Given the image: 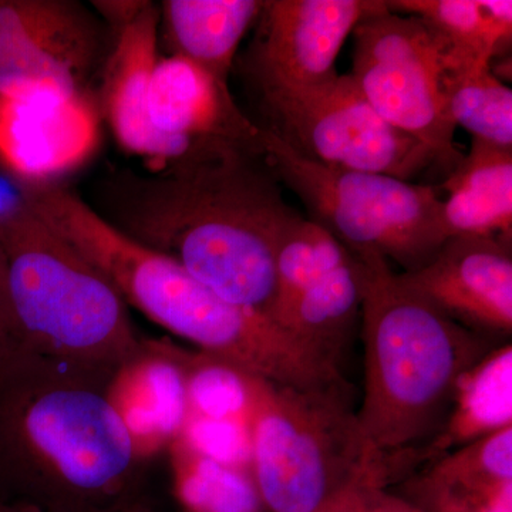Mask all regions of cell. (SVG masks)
<instances>
[{
	"mask_svg": "<svg viewBox=\"0 0 512 512\" xmlns=\"http://www.w3.org/2000/svg\"><path fill=\"white\" fill-rule=\"evenodd\" d=\"M100 204L126 237L170 256L224 301L274 320L276 249L299 212L264 154L208 148L153 174L117 171L101 184Z\"/></svg>",
	"mask_w": 512,
	"mask_h": 512,
	"instance_id": "cell-1",
	"label": "cell"
},
{
	"mask_svg": "<svg viewBox=\"0 0 512 512\" xmlns=\"http://www.w3.org/2000/svg\"><path fill=\"white\" fill-rule=\"evenodd\" d=\"M20 197L116 286L127 305L200 352L266 382L349 392L335 362L264 315L232 305L170 256L126 237L59 181L16 184Z\"/></svg>",
	"mask_w": 512,
	"mask_h": 512,
	"instance_id": "cell-2",
	"label": "cell"
},
{
	"mask_svg": "<svg viewBox=\"0 0 512 512\" xmlns=\"http://www.w3.org/2000/svg\"><path fill=\"white\" fill-rule=\"evenodd\" d=\"M110 380L29 355L0 366V501L49 512L133 503L146 463L107 399Z\"/></svg>",
	"mask_w": 512,
	"mask_h": 512,
	"instance_id": "cell-3",
	"label": "cell"
},
{
	"mask_svg": "<svg viewBox=\"0 0 512 512\" xmlns=\"http://www.w3.org/2000/svg\"><path fill=\"white\" fill-rule=\"evenodd\" d=\"M352 255L362 281L365 350L357 423L393 485L412 476L414 458L443 427L461 377L495 346L407 288L379 256Z\"/></svg>",
	"mask_w": 512,
	"mask_h": 512,
	"instance_id": "cell-4",
	"label": "cell"
},
{
	"mask_svg": "<svg viewBox=\"0 0 512 512\" xmlns=\"http://www.w3.org/2000/svg\"><path fill=\"white\" fill-rule=\"evenodd\" d=\"M0 248L18 355L111 379L141 349L143 339L116 286L40 220L16 187L10 197H0Z\"/></svg>",
	"mask_w": 512,
	"mask_h": 512,
	"instance_id": "cell-5",
	"label": "cell"
},
{
	"mask_svg": "<svg viewBox=\"0 0 512 512\" xmlns=\"http://www.w3.org/2000/svg\"><path fill=\"white\" fill-rule=\"evenodd\" d=\"M248 427L251 476L268 512H323L349 485L389 487L352 394L305 392L256 377Z\"/></svg>",
	"mask_w": 512,
	"mask_h": 512,
	"instance_id": "cell-6",
	"label": "cell"
},
{
	"mask_svg": "<svg viewBox=\"0 0 512 512\" xmlns=\"http://www.w3.org/2000/svg\"><path fill=\"white\" fill-rule=\"evenodd\" d=\"M264 151L279 183L305 205L308 220L352 254L379 256L406 274L426 265L448 239L437 188L326 167L296 153L268 128Z\"/></svg>",
	"mask_w": 512,
	"mask_h": 512,
	"instance_id": "cell-7",
	"label": "cell"
},
{
	"mask_svg": "<svg viewBox=\"0 0 512 512\" xmlns=\"http://www.w3.org/2000/svg\"><path fill=\"white\" fill-rule=\"evenodd\" d=\"M350 77L387 123L424 144L447 175L463 160L443 93L448 49L412 15L387 8L366 16L353 30Z\"/></svg>",
	"mask_w": 512,
	"mask_h": 512,
	"instance_id": "cell-8",
	"label": "cell"
},
{
	"mask_svg": "<svg viewBox=\"0 0 512 512\" xmlns=\"http://www.w3.org/2000/svg\"><path fill=\"white\" fill-rule=\"evenodd\" d=\"M380 0H268L241 57L242 76L266 116L332 82L343 43Z\"/></svg>",
	"mask_w": 512,
	"mask_h": 512,
	"instance_id": "cell-9",
	"label": "cell"
},
{
	"mask_svg": "<svg viewBox=\"0 0 512 512\" xmlns=\"http://www.w3.org/2000/svg\"><path fill=\"white\" fill-rule=\"evenodd\" d=\"M269 131L296 153L326 167L410 181L439 165L429 148L387 123L350 74L269 117Z\"/></svg>",
	"mask_w": 512,
	"mask_h": 512,
	"instance_id": "cell-10",
	"label": "cell"
},
{
	"mask_svg": "<svg viewBox=\"0 0 512 512\" xmlns=\"http://www.w3.org/2000/svg\"><path fill=\"white\" fill-rule=\"evenodd\" d=\"M113 35L70 0H0V93H89Z\"/></svg>",
	"mask_w": 512,
	"mask_h": 512,
	"instance_id": "cell-11",
	"label": "cell"
},
{
	"mask_svg": "<svg viewBox=\"0 0 512 512\" xmlns=\"http://www.w3.org/2000/svg\"><path fill=\"white\" fill-rule=\"evenodd\" d=\"M100 141V107L89 93H0V171L15 184L59 181Z\"/></svg>",
	"mask_w": 512,
	"mask_h": 512,
	"instance_id": "cell-12",
	"label": "cell"
},
{
	"mask_svg": "<svg viewBox=\"0 0 512 512\" xmlns=\"http://www.w3.org/2000/svg\"><path fill=\"white\" fill-rule=\"evenodd\" d=\"M512 241L451 237L400 281L448 319L495 345L512 335Z\"/></svg>",
	"mask_w": 512,
	"mask_h": 512,
	"instance_id": "cell-13",
	"label": "cell"
},
{
	"mask_svg": "<svg viewBox=\"0 0 512 512\" xmlns=\"http://www.w3.org/2000/svg\"><path fill=\"white\" fill-rule=\"evenodd\" d=\"M158 42L160 6L148 2L133 22L113 33L104 63L100 109L124 151L165 167L201 150L160 133L151 123L148 99L151 77L160 59Z\"/></svg>",
	"mask_w": 512,
	"mask_h": 512,
	"instance_id": "cell-14",
	"label": "cell"
},
{
	"mask_svg": "<svg viewBox=\"0 0 512 512\" xmlns=\"http://www.w3.org/2000/svg\"><path fill=\"white\" fill-rule=\"evenodd\" d=\"M148 113L160 133L200 148L238 147L264 154V127L239 109L227 83L191 60L160 57L150 84Z\"/></svg>",
	"mask_w": 512,
	"mask_h": 512,
	"instance_id": "cell-15",
	"label": "cell"
},
{
	"mask_svg": "<svg viewBox=\"0 0 512 512\" xmlns=\"http://www.w3.org/2000/svg\"><path fill=\"white\" fill-rule=\"evenodd\" d=\"M174 346L168 340L143 339L106 390L137 457L146 464L181 436L190 416L187 380Z\"/></svg>",
	"mask_w": 512,
	"mask_h": 512,
	"instance_id": "cell-16",
	"label": "cell"
},
{
	"mask_svg": "<svg viewBox=\"0 0 512 512\" xmlns=\"http://www.w3.org/2000/svg\"><path fill=\"white\" fill-rule=\"evenodd\" d=\"M443 190L448 238L512 241V148L473 140L470 153L447 175Z\"/></svg>",
	"mask_w": 512,
	"mask_h": 512,
	"instance_id": "cell-17",
	"label": "cell"
},
{
	"mask_svg": "<svg viewBox=\"0 0 512 512\" xmlns=\"http://www.w3.org/2000/svg\"><path fill=\"white\" fill-rule=\"evenodd\" d=\"M262 8L264 0H165L160 29L170 55L191 60L228 84L239 45Z\"/></svg>",
	"mask_w": 512,
	"mask_h": 512,
	"instance_id": "cell-18",
	"label": "cell"
},
{
	"mask_svg": "<svg viewBox=\"0 0 512 512\" xmlns=\"http://www.w3.org/2000/svg\"><path fill=\"white\" fill-rule=\"evenodd\" d=\"M512 427V345L488 350L461 377L437 436L414 458L413 473L457 448Z\"/></svg>",
	"mask_w": 512,
	"mask_h": 512,
	"instance_id": "cell-19",
	"label": "cell"
},
{
	"mask_svg": "<svg viewBox=\"0 0 512 512\" xmlns=\"http://www.w3.org/2000/svg\"><path fill=\"white\" fill-rule=\"evenodd\" d=\"M349 252V251H348ZM362 313V281L355 256L322 276L296 299L282 326L340 367Z\"/></svg>",
	"mask_w": 512,
	"mask_h": 512,
	"instance_id": "cell-20",
	"label": "cell"
},
{
	"mask_svg": "<svg viewBox=\"0 0 512 512\" xmlns=\"http://www.w3.org/2000/svg\"><path fill=\"white\" fill-rule=\"evenodd\" d=\"M386 5L423 20L443 40L451 63H491L511 40V0H394Z\"/></svg>",
	"mask_w": 512,
	"mask_h": 512,
	"instance_id": "cell-21",
	"label": "cell"
},
{
	"mask_svg": "<svg viewBox=\"0 0 512 512\" xmlns=\"http://www.w3.org/2000/svg\"><path fill=\"white\" fill-rule=\"evenodd\" d=\"M167 451L175 498L184 512H268L251 471L218 463L181 437Z\"/></svg>",
	"mask_w": 512,
	"mask_h": 512,
	"instance_id": "cell-22",
	"label": "cell"
},
{
	"mask_svg": "<svg viewBox=\"0 0 512 512\" xmlns=\"http://www.w3.org/2000/svg\"><path fill=\"white\" fill-rule=\"evenodd\" d=\"M443 93L451 120L493 146L512 148V92L491 63L454 64L448 60Z\"/></svg>",
	"mask_w": 512,
	"mask_h": 512,
	"instance_id": "cell-23",
	"label": "cell"
},
{
	"mask_svg": "<svg viewBox=\"0 0 512 512\" xmlns=\"http://www.w3.org/2000/svg\"><path fill=\"white\" fill-rule=\"evenodd\" d=\"M348 256V249L326 229L301 214L296 215L276 249L275 322L282 326L296 299L322 276L342 265Z\"/></svg>",
	"mask_w": 512,
	"mask_h": 512,
	"instance_id": "cell-24",
	"label": "cell"
},
{
	"mask_svg": "<svg viewBox=\"0 0 512 512\" xmlns=\"http://www.w3.org/2000/svg\"><path fill=\"white\" fill-rule=\"evenodd\" d=\"M174 349L187 380L190 416L248 424L256 376L200 350Z\"/></svg>",
	"mask_w": 512,
	"mask_h": 512,
	"instance_id": "cell-25",
	"label": "cell"
},
{
	"mask_svg": "<svg viewBox=\"0 0 512 512\" xmlns=\"http://www.w3.org/2000/svg\"><path fill=\"white\" fill-rule=\"evenodd\" d=\"M402 483L403 494L400 495L421 512H512V481L456 483L417 471Z\"/></svg>",
	"mask_w": 512,
	"mask_h": 512,
	"instance_id": "cell-26",
	"label": "cell"
},
{
	"mask_svg": "<svg viewBox=\"0 0 512 512\" xmlns=\"http://www.w3.org/2000/svg\"><path fill=\"white\" fill-rule=\"evenodd\" d=\"M417 471L457 483H508L512 481V427L457 448Z\"/></svg>",
	"mask_w": 512,
	"mask_h": 512,
	"instance_id": "cell-27",
	"label": "cell"
},
{
	"mask_svg": "<svg viewBox=\"0 0 512 512\" xmlns=\"http://www.w3.org/2000/svg\"><path fill=\"white\" fill-rule=\"evenodd\" d=\"M180 437L198 453L218 463L251 471L248 424L188 416Z\"/></svg>",
	"mask_w": 512,
	"mask_h": 512,
	"instance_id": "cell-28",
	"label": "cell"
},
{
	"mask_svg": "<svg viewBox=\"0 0 512 512\" xmlns=\"http://www.w3.org/2000/svg\"><path fill=\"white\" fill-rule=\"evenodd\" d=\"M323 512H421L403 495L382 485L355 483L336 494Z\"/></svg>",
	"mask_w": 512,
	"mask_h": 512,
	"instance_id": "cell-29",
	"label": "cell"
},
{
	"mask_svg": "<svg viewBox=\"0 0 512 512\" xmlns=\"http://www.w3.org/2000/svg\"><path fill=\"white\" fill-rule=\"evenodd\" d=\"M19 349V330L9 299L8 268L5 255L0 248V366L18 355Z\"/></svg>",
	"mask_w": 512,
	"mask_h": 512,
	"instance_id": "cell-30",
	"label": "cell"
},
{
	"mask_svg": "<svg viewBox=\"0 0 512 512\" xmlns=\"http://www.w3.org/2000/svg\"><path fill=\"white\" fill-rule=\"evenodd\" d=\"M147 5L148 2H143V0H101V2H93V8L97 10V16L109 28L111 35L119 32L128 23L133 22Z\"/></svg>",
	"mask_w": 512,
	"mask_h": 512,
	"instance_id": "cell-31",
	"label": "cell"
},
{
	"mask_svg": "<svg viewBox=\"0 0 512 512\" xmlns=\"http://www.w3.org/2000/svg\"><path fill=\"white\" fill-rule=\"evenodd\" d=\"M0 512H49L37 505L19 503V501H0Z\"/></svg>",
	"mask_w": 512,
	"mask_h": 512,
	"instance_id": "cell-32",
	"label": "cell"
},
{
	"mask_svg": "<svg viewBox=\"0 0 512 512\" xmlns=\"http://www.w3.org/2000/svg\"><path fill=\"white\" fill-rule=\"evenodd\" d=\"M124 512H158L153 510V508L148 507V505L140 503V501L134 500L133 503H130L124 507Z\"/></svg>",
	"mask_w": 512,
	"mask_h": 512,
	"instance_id": "cell-33",
	"label": "cell"
},
{
	"mask_svg": "<svg viewBox=\"0 0 512 512\" xmlns=\"http://www.w3.org/2000/svg\"><path fill=\"white\" fill-rule=\"evenodd\" d=\"M114 512H124V508H123V510H119V511H114Z\"/></svg>",
	"mask_w": 512,
	"mask_h": 512,
	"instance_id": "cell-34",
	"label": "cell"
}]
</instances>
